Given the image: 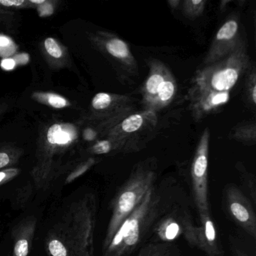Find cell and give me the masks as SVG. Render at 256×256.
I'll use <instances>...</instances> for the list:
<instances>
[{"mask_svg":"<svg viewBox=\"0 0 256 256\" xmlns=\"http://www.w3.org/2000/svg\"><path fill=\"white\" fill-rule=\"evenodd\" d=\"M240 18L230 14L217 31L203 61V66L210 65L234 52L244 41L241 34Z\"/></svg>","mask_w":256,"mask_h":256,"instance_id":"8","label":"cell"},{"mask_svg":"<svg viewBox=\"0 0 256 256\" xmlns=\"http://www.w3.org/2000/svg\"><path fill=\"white\" fill-rule=\"evenodd\" d=\"M95 158H90L86 161L84 162L82 164L78 166L70 174L67 176L65 180L66 184H70L74 182L76 179L84 174L88 170H89L92 166L95 164Z\"/></svg>","mask_w":256,"mask_h":256,"instance_id":"22","label":"cell"},{"mask_svg":"<svg viewBox=\"0 0 256 256\" xmlns=\"http://www.w3.org/2000/svg\"><path fill=\"white\" fill-rule=\"evenodd\" d=\"M94 42L108 59L113 62L118 71L128 76H136L138 65L128 44L119 36L108 32H98L92 36Z\"/></svg>","mask_w":256,"mask_h":256,"instance_id":"9","label":"cell"},{"mask_svg":"<svg viewBox=\"0 0 256 256\" xmlns=\"http://www.w3.org/2000/svg\"><path fill=\"white\" fill-rule=\"evenodd\" d=\"M32 191H34V188L31 184H28V185L23 186L18 188L13 196L12 204L14 208H18V209L24 208L30 199Z\"/></svg>","mask_w":256,"mask_h":256,"instance_id":"20","label":"cell"},{"mask_svg":"<svg viewBox=\"0 0 256 256\" xmlns=\"http://www.w3.org/2000/svg\"><path fill=\"white\" fill-rule=\"evenodd\" d=\"M95 194H84L72 202L44 240L48 256H94L96 224Z\"/></svg>","mask_w":256,"mask_h":256,"instance_id":"1","label":"cell"},{"mask_svg":"<svg viewBox=\"0 0 256 256\" xmlns=\"http://www.w3.org/2000/svg\"><path fill=\"white\" fill-rule=\"evenodd\" d=\"M30 2L31 4H38V5H40V4H44V0H30Z\"/></svg>","mask_w":256,"mask_h":256,"instance_id":"35","label":"cell"},{"mask_svg":"<svg viewBox=\"0 0 256 256\" xmlns=\"http://www.w3.org/2000/svg\"><path fill=\"white\" fill-rule=\"evenodd\" d=\"M24 4L25 1L24 0H0V5L4 6L19 7L22 6Z\"/></svg>","mask_w":256,"mask_h":256,"instance_id":"29","label":"cell"},{"mask_svg":"<svg viewBox=\"0 0 256 256\" xmlns=\"http://www.w3.org/2000/svg\"><path fill=\"white\" fill-rule=\"evenodd\" d=\"M44 48L48 53L53 58H60L62 56V50L56 40L53 38H48L44 41Z\"/></svg>","mask_w":256,"mask_h":256,"instance_id":"25","label":"cell"},{"mask_svg":"<svg viewBox=\"0 0 256 256\" xmlns=\"http://www.w3.org/2000/svg\"><path fill=\"white\" fill-rule=\"evenodd\" d=\"M200 226L197 227L198 248L208 256H222L215 224L209 211L199 214Z\"/></svg>","mask_w":256,"mask_h":256,"instance_id":"14","label":"cell"},{"mask_svg":"<svg viewBox=\"0 0 256 256\" xmlns=\"http://www.w3.org/2000/svg\"><path fill=\"white\" fill-rule=\"evenodd\" d=\"M91 106L94 116L101 122L104 131L121 118L134 112L132 98L120 94L100 92L92 98Z\"/></svg>","mask_w":256,"mask_h":256,"instance_id":"10","label":"cell"},{"mask_svg":"<svg viewBox=\"0 0 256 256\" xmlns=\"http://www.w3.org/2000/svg\"><path fill=\"white\" fill-rule=\"evenodd\" d=\"M90 151L92 154L103 155V154H107L112 151H115V146L110 139H104V140L97 142L91 148Z\"/></svg>","mask_w":256,"mask_h":256,"instance_id":"23","label":"cell"},{"mask_svg":"<svg viewBox=\"0 0 256 256\" xmlns=\"http://www.w3.org/2000/svg\"><path fill=\"white\" fill-rule=\"evenodd\" d=\"M72 138L73 134L64 130L59 124L52 126L48 132V140L50 144H67Z\"/></svg>","mask_w":256,"mask_h":256,"instance_id":"19","label":"cell"},{"mask_svg":"<svg viewBox=\"0 0 256 256\" xmlns=\"http://www.w3.org/2000/svg\"><path fill=\"white\" fill-rule=\"evenodd\" d=\"M1 65H2V68H5V70H10L14 68V66H16V62H14L13 60H4Z\"/></svg>","mask_w":256,"mask_h":256,"instance_id":"30","label":"cell"},{"mask_svg":"<svg viewBox=\"0 0 256 256\" xmlns=\"http://www.w3.org/2000/svg\"><path fill=\"white\" fill-rule=\"evenodd\" d=\"M155 180L154 169L145 162L138 164L112 200V216L103 241L102 250L110 244L120 224L140 204L146 193L154 187Z\"/></svg>","mask_w":256,"mask_h":256,"instance_id":"3","label":"cell"},{"mask_svg":"<svg viewBox=\"0 0 256 256\" xmlns=\"http://www.w3.org/2000/svg\"><path fill=\"white\" fill-rule=\"evenodd\" d=\"M236 256H251L240 250H236Z\"/></svg>","mask_w":256,"mask_h":256,"instance_id":"34","label":"cell"},{"mask_svg":"<svg viewBox=\"0 0 256 256\" xmlns=\"http://www.w3.org/2000/svg\"><path fill=\"white\" fill-rule=\"evenodd\" d=\"M229 137L244 145H254L256 142V124L254 120L242 121L234 127Z\"/></svg>","mask_w":256,"mask_h":256,"instance_id":"15","label":"cell"},{"mask_svg":"<svg viewBox=\"0 0 256 256\" xmlns=\"http://www.w3.org/2000/svg\"><path fill=\"white\" fill-rule=\"evenodd\" d=\"M160 239L164 241H172L184 235V216L180 222L173 217L163 220L156 228Z\"/></svg>","mask_w":256,"mask_h":256,"instance_id":"16","label":"cell"},{"mask_svg":"<svg viewBox=\"0 0 256 256\" xmlns=\"http://www.w3.org/2000/svg\"><path fill=\"white\" fill-rule=\"evenodd\" d=\"M210 132L205 128L198 142L191 166L193 194L198 214L209 211L208 205V164Z\"/></svg>","mask_w":256,"mask_h":256,"instance_id":"7","label":"cell"},{"mask_svg":"<svg viewBox=\"0 0 256 256\" xmlns=\"http://www.w3.org/2000/svg\"><path fill=\"white\" fill-rule=\"evenodd\" d=\"M158 197L152 187L140 204L120 224L103 256H128L140 244L156 216Z\"/></svg>","mask_w":256,"mask_h":256,"instance_id":"2","label":"cell"},{"mask_svg":"<svg viewBox=\"0 0 256 256\" xmlns=\"http://www.w3.org/2000/svg\"><path fill=\"white\" fill-rule=\"evenodd\" d=\"M182 1L181 0H169L168 1V5L172 10H176L181 6Z\"/></svg>","mask_w":256,"mask_h":256,"instance_id":"31","label":"cell"},{"mask_svg":"<svg viewBox=\"0 0 256 256\" xmlns=\"http://www.w3.org/2000/svg\"><path fill=\"white\" fill-rule=\"evenodd\" d=\"M148 77L142 88V110L157 112L172 104L178 94L176 79L170 68L162 61H148Z\"/></svg>","mask_w":256,"mask_h":256,"instance_id":"6","label":"cell"},{"mask_svg":"<svg viewBox=\"0 0 256 256\" xmlns=\"http://www.w3.org/2000/svg\"><path fill=\"white\" fill-rule=\"evenodd\" d=\"M20 173V169L16 168H8L0 170V186L12 180L16 176H18Z\"/></svg>","mask_w":256,"mask_h":256,"instance_id":"26","label":"cell"},{"mask_svg":"<svg viewBox=\"0 0 256 256\" xmlns=\"http://www.w3.org/2000/svg\"><path fill=\"white\" fill-rule=\"evenodd\" d=\"M48 101L49 104L54 108H62L68 104V102L64 97L58 95H53V94L48 96Z\"/></svg>","mask_w":256,"mask_h":256,"instance_id":"28","label":"cell"},{"mask_svg":"<svg viewBox=\"0 0 256 256\" xmlns=\"http://www.w3.org/2000/svg\"><path fill=\"white\" fill-rule=\"evenodd\" d=\"M252 64L246 42L244 41L226 58L198 70L192 80L191 88L230 92L240 79L245 76Z\"/></svg>","mask_w":256,"mask_h":256,"instance_id":"4","label":"cell"},{"mask_svg":"<svg viewBox=\"0 0 256 256\" xmlns=\"http://www.w3.org/2000/svg\"><path fill=\"white\" fill-rule=\"evenodd\" d=\"M36 217L29 216L19 222L12 230V256H29L36 230Z\"/></svg>","mask_w":256,"mask_h":256,"instance_id":"13","label":"cell"},{"mask_svg":"<svg viewBox=\"0 0 256 256\" xmlns=\"http://www.w3.org/2000/svg\"><path fill=\"white\" fill-rule=\"evenodd\" d=\"M187 97L192 116L194 121L199 122L206 116L220 112L228 102L230 92H214L190 86Z\"/></svg>","mask_w":256,"mask_h":256,"instance_id":"11","label":"cell"},{"mask_svg":"<svg viewBox=\"0 0 256 256\" xmlns=\"http://www.w3.org/2000/svg\"><path fill=\"white\" fill-rule=\"evenodd\" d=\"M138 256H172V254L164 244H150L142 248Z\"/></svg>","mask_w":256,"mask_h":256,"instance_id":"21","label":"cell"},{"mask_svg":"<svg viewBox=\"0 0 256 256\" xmlns=\"http://www.w3.org/2000/svg\"><path fill=\"white\" fill-rule=\"evenodd\" d=\"M228 210L234 221L252 238H256V217L246 196L232 186L226 190Z\"/></svg>","mask_w":256,"mask_h":256,"instance_id":"12","label":"cell"},{"mask_svg":"<svg viewBox=\"0 0 256 256\" xmlns=\"http://www.w3.org/2000/svg\"><path fill=\"white\" fill-rule=\"evenodd\" d=\"M10 44V40L6 37L0 36V47L8 46Z\"/></svg>","mask_w":256,"mask_h":256,"instance_id":"33","label":"cell"},{"mask_svg":"<svg viewBox=\"0 0 256 256\" xmlns=\"http://www.w3.org/2000/svg\"><path fill=\"white\" fill-rule=\"evenodd\" d=\"M157 124L156 114L142 110L121 118L104 132L114 144L115 152H138L144 148Z\"/></svg>","mask_w":256,"mask_h":256,"instance_id":"5","label":"cell"},{"mask_svg":"<svg viewBox=\"0 0 256 256\" xmlns=\"http://www.w3.org/2000/svg\"><path fill=\"white\" fill-rule=\"evenodd\" d=\"M241 176L244 179V181H242L244 184H245L246 188L250 190V192L252 196L253 200H256V180H254V176H252L251 174L244 172L241 174Z\"/></svg>","mask_w":256,"mask_h":256,"instance_id":"27","label":"cell"},{"mask_svg":"<svg viewBox=\"0 0 256 256\" xmlns=\"http://www.w3.org/2000/svg\"><path fill=\"white\" fill-rule=\"evenodd\" d=\"M244 76L246 78V100L250 108H254L256 104V66L253 62Z\"/></svg>","mask_w":256,"mask_h":256,"instance_id":"17","label":"cell"},{"mask_svg":"<svg viewBox=\"0 0 256 256\" xmlns=\"http://www.w3.org/2000/svg\"><path fill=\"white\" fill-rule=\"evenodd\" d=\"M19 158V154L12 151L0 152V170L13 166Z\"/></svg>","mask_w":256,"mask_h":256,"instance_id":"24","label":"cell"},{"mask_svg":"<svg viewBox=\"0 0 256 256\" xmlns=\"http://www.w3.org/2000/svg\"><path fill=\"white\" fill-rule=\"evenodd\" d=\"M96 136V132L92 130H88L85 131L84 137L86 140H92Z\"/></svg>","mask_w":256,"mask_h":256,"instance_id":"32","label":"cell"},{"mask_svg":"<svg viewBox=\"0 0 256 256\" xmlns=\"http://www.w3.org/2000/svg\"><path fill=\"white\" fill-rule=\"evenodd\" d=\"M206 2V0H185L182 1L181 10L188 18H197L204 12Z\"/></svg>","mask_w":256,"mask_h":256,"instance_id":"18","label":"cell"}]
</instances>
